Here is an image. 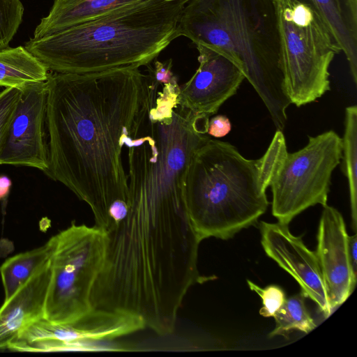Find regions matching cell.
Returning a JSON list of instances; mask_svg holds the SVG:
<instances>
[{"instance_id": "7", "label": "cell", "mask_w": 357, "mask_h": 357, "mask_svg": "<svg viewBox=\"0 0 357 357\" xmlns=\"http://www.w3.org/2000/svg\"><path fill=\"white\" fill-rule=\"evenodd\" d=\"M342 138L333 130L309 136L307 144L282 157L270 185L272 214L284 225L309 207L327 204L331 176L342 159Z\"/></svg>"}, {"instance_id": "8", "label": "cell", "mask_w": 357, "mask_h": 357, "mask_svg": "<svg viewBox=\"0 0 357 357\" xmlns=\"http://www.w3.org/2000/svg\"><path fill=\"white\" fill-rule=\"evenodd\" d=\"M47 83H31L20 93L0 154V165L26 166L45 172L48 168L45 124Z\"/></svg>"}, {"instance_id": "9", "label": "cell", "mask_w": 357, "mask_h": 357, "mask_svg": "<svg viewBox=\"0 0 357 357\" xmlns=\"http://www.w3.org/2000/svg\"><path fill=\"white\" fill-rule=\"evenodd\" d=\"M259 226L266 254L296 280L301 292L328 317L333 312L316 252L305 246L301 236L293 235L287 225L261 222Z\"/></svg>"}, {"instance_id": "21", "label": "cell", "mask_w": 357, "mask_h": 357, "mask_svg": "<svg viewBox=\"0 0 357 357\" xmlns=\"http://www.w3.org/2000/svg\"><path fill=\"white\" fill-rule=\"evenodd\" d=\"M20 89L6 88L0 93V154L17 104Z\"/></svg>"}, {"instance_id": "3", "label": "cell", "mask_w": 357, "mask_h": 357, "mask_svg": "<svg viewBox=\"0 0 357 357\" xmlns=\"http://www.w3.org/2000/svg\"><path fill=\"white\" fill-rule=\"evenodd\" d=\"M287 151L279 130L259 159H247L232 144L211 138L195 151L185 175L183 199L200 241L229 239L257 222L269 204L266 188Z\"/></svg>"}, {"instance_id": "17", "label": "cell", "mask_w": 357, "mask_h": 357, "mask_svg": "<svg viewBox=\"0 0 357 357\" xmlns=\"http://www.w3.org/2000/svg\"><path fill=\"white\" fill-rule=\"evenodd\" d=\"M342 170L348 181L352 226L357 227V106L345 109L344 132L342 138Z\"/></svg>"}, {"instance_id": "1", "label": "cell", "mask_w": 357, "mask_h": 357, "mask_svg": "<svg viewBox=\"0 0 357 357\" xmlns=\"http://www.w3.org/2000/svg\"><path fill=\"white\" fill-rule=\"evenodd\" d=\"M139 67L101 72L49 73L45 123L48 176L92 211L95 226L109 231V211L126 201L121 153L149 107L147 75Z\"/></svg>"}, {"instance_id": "12", "label": "cell", "mask_w": 357, "mask_h": 357, "mask_svg": "<svg viewBox=\"0 0 357 357\" xmlns=\"http://www.w3.org/2000/svg\"><path fill=\"white\" fill-rule=\"evenodd\" d=\"M50 277L49 259L18 289L13 298L0 307V350L27 325L43 318L44 306Z\"/></svg>"}, {"instance_id": "11", "label": "cell", "mask_w": 357, "mask_h": 357, "mask_svg": "<svg viewBox=\"0 0 357 357\" xmlns=\"http://www.w3.org/2000/svg\"><path fill=\"white\" fill-rule=\"evenodd\" d=\"M324 207L315 252L322 273L330 307L333 312L352 294L356 277L348 255V234L342 214L334 207Z\"/></svg>"}, {"instance_id": "24", "label": "cell", "mask_w": 357, "mask_h": 357, "mask_svg": "<svg viewBox=\"0 0 357 357\" xmlns=\"http://www.w3.org/2000/svg\"><path fill=\"white\" fill-rule=\"evenodd\" d=\"M348 255L353 274L357 278V235L348 236Z\"/></svg>"}, {"instance_id": "25", "label": "cell", "mask_w": 357, "mask_h": 357, "mask_svg": "<svg viewBox=\"0 0 357 357\" xmlns=\"http://www.w3.org/2000/svg\"><path fill=\"white\" fill-rule=\"evenodd\" d=\"M12 186L11 180L5 175L0 176V201H5Z\"/></svg>"}, {"instance_id": "13", "label": "cell", "mask_w": 357, "mask_h": 357, "mask_svg": "<svg viewBox=\"0 0 357 357\" xmlns=\"http://www.w3.org/2000/svg\"><path fill=\"white\" fill-rule=\"evenodd\" d=\"M319 17L344 52L357 82V0H296Z\"/></svg>"}, {"instance_id": "15", "label": "cell", "mask_w": 357, "mask_h": 357, "mask_svg": "<svg viewBox=\"0 0 357 357\" xmlns=\"http://www.w3.org/2000/svg\"><path fill=\"white\" fill-rule=\"evenodd\" d=\"M48 71L24 46L0 50V86L20 89L31 83L45 82Z\"/></svg>"}, {"instance_id": "2", "label": "cell", "mask_w": 357, "mask_h": 357, "mask_svg": "<svg viewBox=\"0 0 357 357\" xmlns=\"http://www.w3.org/2000/svg\"><path fill=\"white\" fill-rule=\"evenodd\" d=\"M189 0H142L24 47L48 70L84 74L147 66L175 38Z\"/></svg>"}, {"instance_id": "16", "label": "cell", "mask_w": 357, "mask_h": 357, "mask_svg": "<svg viewBox=\"0 0 357 357\" xmlns=\"http://www.w3.org/2000/svg\"><path fill=\"white\" fill-rule=\"evenodd\" d=\"M50 255L49 240L45 244L20 252L6 259L0 266L4 292L2 305L6 304L18 289L41 267Z\"/></svg>"}, {"instance_id": "20", "label": "cell", "mask_w": 357, "mask_h": 357, "mask_svg": "<svg viewBox=\"0 0 357 357\" xmlns=\"http://www.w3.org/2000/svg\"><path fill=\"white\" fill-rule=\"evenodd\" d=\"M251 291L256 292L262 300L259 314L264 317H273L286 300L284 291L279 286L271 284L261 288L251 280H247Z\"/></svg>"}, {"instance_id": "22", "label": "cell", "mask_w": 357, "mask_h": 357, "mask_svg": "<svg viewBox=\"0 0 357 357\" xmlns=\"http://www.w3.org/2000/svg\"><path fill=\"white\" fill-rule=\"evenodd\" d=\"M147 66L149 67L147 75L158 85L178 82L176 77L172 71V61L171 59L165 62L155 61L153 68L149 64Z\"/></svg>"}, {"instance_id": "23", "label": "cell", "mask_w": 357, "mask_h": 357, "mask_svg": "<svg viewBox=\"0 0 357 357\" xmlns=\"http://www.w3.org/2000/svg\"><path fill=\"white\" fill-rule=\"evenodd\" d=\"M229 119L224 115H217L209 119L207 133L214 137L226 136L231 130Z\"/></svg>"}, {"instance_id": "14", "label": "cell", "mask_w": 357, "mask_h": 357, "mask_svg": "<svg viewBox=\"0 0 357 357\" xmlns=\"http://www.w3.org/2000/svg\"><path fill=\"white\" fill-rule=\"evenodd\" d=\"M142 0H54L49 13L36 26L33 39H39L81 24L122 6Z\"/></svg>"}, {"instance_id": "4", "label": "cell", "mask_w": 357, "mask_h": 357, "mask_svg": "<svg viewBox=\"0 0 357 357\" xmlns=\"http://www.w3.org/2000/svg\"><path fill=\"white\" fill-rule=\"evenodd\" d=\"M178 34L229 59L254 87L277 130L291 104L284 89L276 0H189Z\"/></svg>"}, {"instance_id": "19", "label": "cell", "mask_w": 357, "mask_h": 357, "mask_svg": "<svg viewBox=\"0 0 357 357\" xmlns=\"http://www.w3.org/2000/svg\"><path fill=\"white\" fill-rule=\"evenodd\" d=\"M23 15L20 0H0V50L9 47L22 22Z\"/></svg>"}, {"instance_id": "10", "label": "cell", "mask_w": 357, "mask_h": 357, "mask_svg": "<svg viewBox=\"0 0 357 357\" xmlns=\"http://www.w3.org/2000/svg\"><path fill=\"white\" fill-rule=\"evenodd\" d=\"M199 67L190 79L180 86L178 102L197 115L210 117L234 96L245 77L222 54L196 45Z\"/></svg>"}, {"instance_id": "5", "label": "cell", "mask_w": 357, "mask_h": 357, "mask_svg": "<svg viewBox=\"0 0 357 357\" xmlns=\"http://www.w3.org/2000/svg\"><path fill=\"white\" fill-rule=\"evenodd\" d=\"M49 241L50 277L43 318L71 324L93 309L91 294L103 266L107 233L73 222Z\"/></svg>"}, {"instance_id": "18", "label": "cell", "mask_w": 357, "mask_h": 357, "mask_svg": "<svg viewBox=\"0 0 357 357\" xmlns=\"http://www.w3.org/2000/svg\"><path fill=\"white\" fill-rule=\"evenodd\" d=\"M305 295L301 292L286 298L283 305L273 315L275 321L274 329L268 336L287 337L294 331L308 333L317 327L313 318L305 305Z\"/></svg>"}, {"instance_id": "6", "label": "cell", "mask_w": 357, "mask_h": 357, "mask_svg": "<svg viewBox=\"0 0 357 357\" xmlns=\"http://www.w3.org/2000/svg\"><path fill=\"white\" fill-rule=\"evenodd\" d=\"M284 83L301 107L330 90L329 67L341 49L317 14L296 0H276Z\"/></svg>"}]
</instances>
